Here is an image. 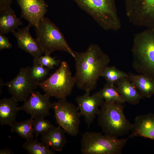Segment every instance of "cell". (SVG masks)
Segmentation results:
<instances>
[{
    "instance_id": "obj_9",
    "label": "cell",
    "mask_w": 154,
    "mask_h": 154,
    "mask_svg": "<svg viewBox=\"0 0 154 154\" xmlns=\"http://www.w3.org/2000/svg\"><path fill=\"white\" fill-rule=\"evenodd\" d=\"M125 13L134 25L154 29V0H124Z\"/></svg>"
},
{
    "instance_id": "obj_4",
    "label": "cell",
    "mask_w": 154,
    "mask_h": 154,
    "mask_svg": "<svg viewBox=\"0 0 154 154\" xmlns=\"http://www.w3.org/2000/svg\"><path fill=\"white\" fill-rule=\"evenodd\" d=\"M102 29L118 31L121 25L115 0H72Z\"/></svg>"
},
{
    "instance_id": "obj_11",
    "label": "cell",
    "mask_w": 154,
    "mask_h": 154,
    "mask_svg": "<svg viewBox=\"0 0 154 154\" xmlns=\"http://www.w3.org/2000/svg\"><path fill=\"white\" fill-rule=\"evenodd\" d=\"M50 98L45 94H42L38 91H34L28 99L19 107V110L25 111L33 119L44 117L50 114V110L52 109V103Z\"/></svg>"
},
{
    "instance_id": "obj_2",
    "label": "cell",
    "mask_w": 154,
    "mask_h": 154,
    "mask_svg": "<svg viewBox=\"0 0 154 154\" xmlns=\"http://www.w3.org/2000/svg\"><path fill=\"white\" fill-rule=\"evenodd\" d=\"M131 52L134 70L154 80V29L134 35Z\"/></svg>"
},
{
    "instance_id": "obj_19",
    "label": "cell",
    "mask_w": 154,
    "mask_h": 154,
    "mask_svg": "<svg viewBox=\"0 0 154 154\" xmlns=\"http://www.w3.org/2000/svg\"><path fill=\"white\" fill-rule=\"evenodd\" d=\"M22 25L20 19L16 17L11 7L0 11V34L12 32Z\"/></svg>"
},
{
    "instance_id": "obj_6",
    "label": "cell",
    "mask_w": 154,
    "mask_h": 154,
    "mask_svg": "<svg viewBox=\"0 0 154 154\" xmlns=\"http://www.w3.org/2000/svg\"><path fill=\"white\" fill-rule=\"evenodd\" d=\"M35 28L36 39L45 55H50L53 52L60 50L73 56L74 50L59 29L48 18L43 17Z\"/></svg>"
},
{
    "instance_id": "obj_1",
    "label": "cell",
    "mask_w": 154,
    "mask_h": 154,
    "mask_svg": "<svg viewBox=\"0 0 154 154\" xmlns=\"http://www.w3.org/2000/svg\"><path fill=\"white\" fill-rule=\"evenodd\" d=\"M76 73L74 76L77 88L90 92L97 86L98 80L109 66L108 56L96 44H91L84 51H74Z\"/></svg>"
},
{
    "instance_id": "obj_27",
    "label": "cell",
    "mask_w": 154,
    "mask_h": 154,
    "mask_svg": "<svg viewBox=\"0 0 154 154\" xmlns=\"http://www.w3.org/2000/svg\"><path fill=\"white\" fill-rule=\"evenodd\" d=\"M33 62L51 69L54 68V66L59 65L60 61L51 57L50 55H45L34 58Z\"/></svg>"
},
{
    "instance_id": "obj_18",
    "label": "cell",
    "mask_w": 154,
    "mask_h": 154,
    "mask_svg": "<svg viewBox=\"0 0 154 154\" xmlns=\"http://www.w3.org/2000/svg\"><path fill=\"white\" fill-rule=\"evenodd\" d=\"M116 84L119 93L125 102L129 104H136L143 98L128 77L122 78Z\"/></svg>"
},
{
    "instance_id": "obj_7",
    "label": "cell",
    "mask_w": 154,
    "mask_h": 154,
    "mask_svg": "<svg viewBox=\"0 0 154 154\" xmlns=\"http://www.w3.org/2000/svg\"><path fill=\"white\" fill-rule=\"evenodd\" d=\"M75 85L68 64L60 63L59 68L46 79L37 82L38 86L50 97L65 99L71 94Z\"/></svg>"
},
{
    "instance_id": "obj_25",
    "label": "cell",
    "mask_w": 154,
    "mask_h": 154,
    "mask_svg": "<svg viewBox=\"0 0 154 154\" xmlns=\"http://www.w3.org/2000/svg\"><path fill=\"white\" fill-rule=\"evenodd\" d=\"M54 126L48 120L43 117H39L34 119L33 132L37 138L40 134H42L53 128Z\"/></svg>"
},
{
    "instance_id": "obj_29",
    "label": "cell",
    "mask_w": 154,
    "mask_h": 154,
    "mask_svg": "<svg viewBox=\"0 0 154 154\" xmlns=\"http://www.w3.org/2000/svg\"><path fill=\"white\" fill-rule=\"evenodd\" d=\"M12 0H0V11L11 7Z\"/></svg>"
},
{
    "instance_id": "obj_15",
    "label": "cell",
    "mask_w": 154,
    "mask_h": 154,
    "mask_svg": "<svg viewBox=\"0 0 154 154\" xmlns=\"http://www.w3.org/2000/svg\"><path fill=\"white\" fill-rule=\"evenodd\" d=\"M129 138L141 136L154 139V114L139 116L132 124Z\"/></svg>"
},
{
    "instance_id": "obj_13",
    "label": "cell",
    "mask_w": 154,
    "mask_h": 154,
    "mask_svg": "<svg viewBox=\"0 0 154 154\" xmlns=\"http://www.w3.org/2000/svg\"><path fill=\"white\" fill-rule=\"evenodd\" d=\"M20 7L21 17L31 27H37L47 11L48 5L44 0H16Z\"/></svg>"
},
{
    "instance_id": "obj_16",
    "label": "cell",
    "mask_w": 154,
    "mask_h": 154,
    "mask_svg": "<svg viewBox=\"0 0 154 154\" xmlns=\"http://www.w3.org/2000/svg\"><path fill=\"white\" fill-rule=\"evenodd\" d=\"M65 133L60 126H54L41 134V141L53 151L61 152L67 142Z\"/></svg>"
},
{
    "instance_id": "obj_12",
    "label": "cell",
    "mask_w": 154,
    "mask_h": 154,
    "mask_svg": "<svg viewBox=\"0 0 154 154\" xmlns=\"http://www.w3.org/2000/svg\"><path fill=\"white\" fill-rule=\"evenodd\" d=\"M97 92L90 95L86 92L83 95L77 96L75 102L82 116L84 117L88 127L94 122L100 107L104 102Z\"/></svg>"
},
{
    "instance_id": "obj_8",
    "label": "cell",
    "mask_w": 154,
    "mask_h": 154,
    "mask_svg": "<svg viewBox=\"0 0 154 154\" xmlns=\"http://www.w3.org/2000/svg\"><path fill=\"white\" fill-rule=\"evenodd\" d=\"M56 121L66 133L76 136L79 133L80 117L77 107L66 99H59L52 103V108Z\"/></svg>"
},
{
    "instance_id": "obj_5",
    "label": "cell",
    "mask_w": 154,
    "mask_h": 154,
    "mask_svg": "<svg viewBox=\"0 0 154 154\" xmlns=\"http://www.w3.org/2000/svg\"><path fill=\"white\" fill-rule=\"evenodd\" d=\"M129 139L86 131L82 135L80 151L82 154H121Z\"/></svg>"
},
{
    "instance_id": "obj_10",
    "label": "cell",
    "mask_w": 154,
    "mask_h": 154,
    "mask_svg": "<svg viewBox=\"0 0 154 154\" xmlns=\"http://www.w3.org/2000/svg\"><path fill=\"white\" fill-rule=\"evenodd\" d=\"M31 68L28 66L21 68L15 78L3 84L12 96L18 102H24L27 100L38 86L37 82L31 75Z\"/></svg>"
},
{
    "instance_id": "obj_23",
    "label": "cell",
    "mask_w": 154,
    "mask_h": 154,
    "mask_svg": "<svg viewBox=\"0 0 154 154\" xmlns=\"http://www.w3.org/2000/svg\"><path fill=\"white\" fill-rule=\"evenodd\" d=\"M23 148L30 154H54L55 151L36 138L26 140L22 145Z\"/></svg>"
},
{
    "instance_id": "obj_14",
    "label": "cell",
    "mask_w": 154,
    "mask_h": 154,
    "mask_svg": "<svg viewBox=\"0 0 154 154\" xmlns=\"http://www.w3.org/2000/svg\"><path fill=\"white\" fill-rule=\"evenodd\" d=\"M31 27L27 26L22 29L12 31L15 37L18 47L28 53L34 58L42 55L43 53L37 39L33 38L31 35L29 29Z\"/></svg>"
},
{
    "instance_id": "obj_22",
    "label": "cell",
    "mask_w": 154,
    "mask_h": 154,
    "mask_svg": "<svg viewBox=\"0 0 154 154\" xmlns=\"http://www.w3.org/2000/svg\"><path fill=\"white\" fill-rule=\"evenodd\" d=\"M106 102H116L123 104L125 102L114 84L106 83L102 89L97 92Z\"/></svg>"
},
{
    "instance_id": "obj_20",
    "label": "cell",
    "mask_w": 154,
    "mask_h": 154,
    "mask_svg": "<svg viewBox=\"0 0 154 154\" xmlns=\"http://www.w3.org/2000/svg\"><path fill=\"white\" fill-rule=\"evenodd\" d=\"M128 78L143 98L154 95V80L142 74L129 73Z\"/></svg>"
},
{
    "instance_id": "obj_3",
    "label": "cell",
    "mask_w": 154,
    "mask_h": 154,
    "mask_svg": "<svg viewBox=\"0 0 154 154\" xmlns=\"http://www.w3.org/2000/svg\"><path fill=\"white\" fill-rule=\"evenodd\" d=\"M104 101L97 114V123L104 134L118 138L128 134L132 124L126 117L124 105Z\"/></svg>"
},
{
    "instance_id": "obj_17",
    "label": "cell",
    "mask_w": 154,
    "mask_h": 154,
    "mask_svg": "<svg viewBox=\"0 0 154 154\" xmlns=\"http://www.w3.org/2000/svg\"><path fill=\"white\" fill-rule=\"evenodd\" d=\"M18 101L13 97L6 98L0 100V123L11 126L16 121L17 114L20 111Z\"/></svg>"
},
{
    "instance_id": "obj_26",
    "label": "cell",
    "mask_w": 154,
    "mask_h": 154,
    "mask_svg": "<svg viewBox=\"0 0 154 154\" xmlns=\"http://www.w3.org/2000/svg\"><path fill=\"white\" fill-rule=\"evenodd\" d=\"M50 69L33 62V65L31 68L30 73L33 78L37 82H41L48 74Z\"/></svg>"
},
{
    "instance_id": "obj_30",
    "label": "cell",
    "mask_w": 154,
    "mask_h": 154,
    "mask_svg": "<svg viewBox=\"0 0 154 154\" xmlns=\"http://www.w3.org/2000/svg\"><path fill=\"white\" fill-rule=\"evenodd\" d=\"M14 153L13 151L8 147L0 149V154H13Z\"/></svg>"
},
{
    "instance_id": "obj_28",
    "label": "cell",
    "mask_w": 154,
    "mask_h": 154,
    "mask_svg": "<svg viewBox=\"0 0 154 154\" xmlns=\"http://www.w3.org/2000/svg\"><path fill=\"white\" fill-rule=\"evenodd\" d=\"M12 46L8 38L3 35L0 34V50L10 49Z\"/></svg>"
},
{
    "instance_id": "obj_21",
    "label": "cell",
    "mask_w": 154,
    "mask_h": 154,
    "mask_svg": "<svg viewBox=\"0 0 154 154\" xmlns=\"http://www.w3.org/2000/svg\"><path fill=\"white\" fill-rule=\"evenodd\" d=\"M34 119L31 117L29 119L14 122L10 127L12 133L17 134L21 137L27 140L34 139L33 123Z\"/></svg>"
},
{
    "instance_id": "obj_24",
    "label": "cell",
    "mask_w": 154,
    "mask_h": 154,
    "mask_svg": "<svg viewBox=\"0 0 154 154\" xmlns=\"http://www.w3.org/2000/svg\"><path fill=\"white\" fill-rule=\"evenodd\" d=\"M101 76L105 79L107 83L115 84L122 78L128 77V75L114 66H108L103 72Z\"/></svg>"
}]
</instances>
